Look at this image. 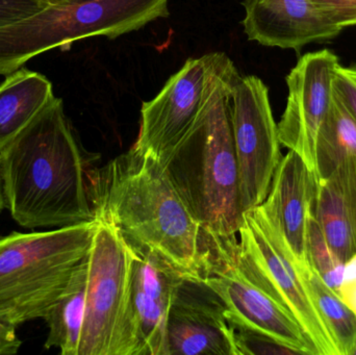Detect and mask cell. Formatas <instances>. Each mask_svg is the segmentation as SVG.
<instances>
[{
	"label": "cell",
	"instance_id": "6da1fadb",
	"mask_svg": "<svg viewBox=\"0 0 356 355\" xmlns=\"http://www.w3.org/2000/svg\"><path fill=\"white\" fill-rule=\"evenodd\" d=\"M97 158L81 145L64 102L54 97L0 150L4 206L27 229L96 220L90 179Z\"/></svg>",
	"mask_w": 356,
	"mask_h": 355
},
{
	"label": "cell",
	"instance_id": "7a4b0ae2",
	"mask_svg": "<svg viewBox=\"0 0 356 355\" xmlns=\"http://www.w3.org/2000/svg\"><path fill=\"white\" fill-rule=\"evenodd\" d=\"M90 197L96 218L112 223L134 251L159 254L182 276L200 281L207 231L161 163L131 147L94 168Z\"/></svg>",
	"mask_w": 356,
	"mask_h": 355
},
{
	"label": "cell",
	"instance_id": "3957f363",
	"mask_svg": "<svg viewBox=\"0 0 356 355\" xmlns=\"http://www.w3.org/2000/svg\"><path fill=\"white\" fill-rule=\"evenodd\" d=\"M238 76L216 91L165 166L201 226L222 237L238 236L244 222L229 112Z\"/></svg>",
	"mask_w": 356,
	"mask_h": 355
},
{
	"label": "cell",
	"instance_id": "277c9868",
	"mask_svg": "<svg viewBox=\"0 0 356 355\" xmlns=\"http://www.w3.org/2000/svg\"><path fill=\"white\" fill-rule=\"evenodd\" d=\"M97 224L0 236V320L44 319L89 254Z\"/></svg>",
	"mask_w": 356,
	"mask_h": 355
},
{
	"label": "cell",
	"instance_id": "5b68a950",
	"mask_svg": "<svg viewBox=\"0 0 356 355\" xmlns=\"http://www.w3.org/2000/svg\"><path fill=\"white\" fill-rule=\"evenodd\" d=\"M200 281L225 306L230 324L271 338L298 354L316 355L294 315L276 299L245 258L236 236L207 231Z\"/></svg>",
	"mask_w": 356,
	"mask_h": 355
},
{
	"label": "cell",
	"instance_id": "8992f818",
	"mask_svg": "<svg viewBox=\"0 0 356 355\" xmlns=\"http://www.w3.org/2000/svg\"><path fill=\"white\" fill-rule=\"evenodd\" d=\"M238 74L224 52L188 58L154 99L142 104L133 147L166 166L216 91Z\"/></svg>",
	"mask_w": 356,
	"mask_h": 355
},
{
	"label": "cell",
	"instance_id": "52a82bcc",
	"mask_svg": "<svg viewBox=\"0 0 356 355\" xmlns=\"http://www.w3.org/2000/svg\"><path fill=\"white\" fill-rule=\"evenodd\" d=\"M238 236L245 258L272 295L294 315L316 355H340L332 331L312 300L299 263L261 206L245 213Z\"/></svg>",
	"mask_w": 356,
	"mask_h": 355
},
{
	"label": "cell",
	"instance_id": "ba28073f",
	"mask_svg": "<svg viewBox=\"0 0 356 355\" xmlns=\"http://www.w3.org/2000/svg\"><path fill=\"white\" fill-rule=\"evenodd\" d=\"M230 127L238 169L241 206L249 212L261 206L282 160L278 129L269 90L254 75H238L229 93Z\"/></svg>",
	"mask_w": 356,
	"mask_h": 355
},
{
	"label": "cell",
	"instance_id": "9c48e42d",
	"mask_svg": "<svg viewBox=\"0 0 356 355\" xmlns=\"http://www.w3.org/2000/svg\"><path fill=\"white\" fill-rule=\"evenodd\" d=\"M98 220L88 254L86 308L79 355H110L122 319L135 252L118 229Z\"/></svg>",
	"mask_w": 356,
	"mask_h": 355
},
{
	"label": "cell",
	"instance_id": "30bf717a",
	"mask_svg": "<svg viewBox=\"0 0 356 355\" xmlns=\"http://www.w3.org/2000/svg\"><path fill=\"white\" fill-rule=\"evenodd\" d=\"M186 277L154 252H135L122 319L110 355H167V322Z\"/></svg>",
	"mask_w": 356,
	"mask_h": 355
},
{
	"label": "cell",
	"instance_id": "8fae6325",
	"mask_svg": "<svg viewBox=\"0 0 356 355\" xmlns=\"http://www.w3.org/2000/svg\"><path fill=\"white\" fill-rule=\"evenodd\" d=\"M341 66L330 49L299 58L286 77L288 100L277 124L280 144L296 152L317 176V143L334 100V79Z\"/></svg>",
	"mask_w": 356,
	"mask_h": 355
},
{
	"label": "cell",
	"instance_id": "7c38bea8",
	"mask_svg": "<svg viewBox=\"0 0 356 355\" xmlns=\"http://www.w3.org/2000/svg\"><path fill=\"white\" fill-rule=\"evenodd\" d=\"M167 355H238L225 306L201 281L184 279L177 288L167 322Z\"/></svg>",
	"mask_w": 356,
	"mask_h": 355
},
{
	"label": "cell",
	"instance_id": "4fadbf2b",
	"mask_svg": "<svg viewBox=\"0 0 356 355\" xmlns=\"http://www.w3.org/2000/svg\"><path fill=\"white\" fill-rule=\"evenodd\" d=\"M242 4L247 38L268 47L299 51L309 44L334 39L343 31L312 0H244Z\"/></svg>",
	"mask_w": 356,
	"mask_h": 355
},
{
	"label": "cell",
	"instance_id": "5bb4252c",
	"mask_svg": "<svg viewBox=\"0 0 356 355\" xmlns=\"http://www.w3.org/2000/svg\"><path fill=\"white\" fill-rule=\"evenodd\" d=\"M318 179L296 152L282 156L261 204L300 266L307 264V231L314 212Z\"/></svg>",
	"mask_w": 356,
	"mask_h": 355
},
{
	"label": "cell",
	"instance_id": "9a60e30c",
	"mask_svg": "<svg viewBox=\"0 0 356 355\" xmlns=\"http://www.w3.org/2000/svg\"><path fill=\"white\" fill-rule=\"evenodd\" d=\"M314 215L345 263L356 252V162L346 160L318 179Z\"/></svg>",
	"mask_w": 356,
	"mask_h": 355
},
{
	"label": "cell",
	"instance_id": "2e32d148",
	"mask_svg": "<svg viewBox=\"0 0 356 355\" xmlns=\"http://www.w3.org/2000/svg\"><path fill=\"white\" fill-rule=\"evenodd\" d=\"M56 97L45 75L21 67L0 83V150Z\"/></svg>",
	"mask_w": 356,
	"mask_h": 355
},
{
	"label": "cell",
	"instance_id": "e0dca14e",
	"mask_svg": "<svg viewBox=\"0 0 356 355\" xmlns=\"http://www.w3.org/2000/svg\"><path fill=\"white\" fill-rule=\"evenodd\" d=\"M87 256L77 267L62 297L44 317L48 327L46 349L58 348L60 354L79 355L85 318Z\"/></svg>",
	"mask_w": 356,
	"mask_h": 355
},
{
	"label": "cell",
	"instance_id": "ac0fdd59",
	"mask_svg": "<svg viewBox=\"0 0 356 355\" xmlns=\"http://www.w3.org/2000/svg\"><path fill=\"white\" fill-rule=\"evenodd\" d=\"M346 160L356 162V120L334 93L327 118L318 137V179L330 174Z\"/></svg>",
	"mask_w": 356,
	"mask_h": 355
},
{
	"label": "cell",
	"instance_id": "d6986e66",
	"mask_svg": "<svg viewBox=\"0 0 356 355\" xmlns=\"http://www.w3.org/2000/svg\"><path fill=\"white\" fill-rule=\"evenodd\" d=\"M299 267L312 300L332 331L340 355H353L356 343V315L309 263Z\"/></svg>",
	"mask_w": 356,
	"mask_h": 355
},
{
	"label": "cell",
	"instance_id": "ffe728a7",
	"mask_svg": "<svg viewBox=\"0 0 356 355\" xmlns=\"http://www.w3.org/2000/svg\"><path fill=\"white\" fill-rule=\"evenodd\" d=\"M307 256L324 283L337 294L342 283L345 262L332 249L314 212L309 215L307 231Z\"/></svg>",
	"mask_w": 356,
	"mask_h": 355
},
{
	"label": "cell",
	"instance_id": "44dd1931",
	"mask_svg": "<svg viewBox=\"0 0 356 355\" xmlns=\"http://www.w3.org/2000/svg\"><path fill=\"white\" fill-rule=\"evenodd\" d=\"M232 327L238 355L298 354L267 336L244 327Z\"/></svg>",
	"mask_w": 356,
	"mask_h": 355
},
{
	"label": "cell",
	"instance_id": "7402d4cb",
	"mask_svg": "<svg viewBox=\"0 0 356 355\" xmlns=\"http://www.w3.org/2000/svg\"><path fill=\"white\" fill-rule=\"evenodd\" d=\"M317 10L340 28L356 25V0H312Z\"/></svg>",
	"mask_w": 356,
	"mask_h": 355
},
{
	"label": "cell",
	"instance_id": "603a6c76",
	"mask_svg": "<svg viewBox=\"0 0 356 355\" xmlns=\"http://www.w3.org/2000/svg\"><path fill=\"white\" fill-rule=\"evenodd\" d=\"M44 0H0V28L43 10Z\"/></svg>",
	"mask_w": 356,
	"mask_h": 355
},
{
	"label": "cell",
	"instance_id": "cb8c5ba5",
	"mask_svg": "<svg viewBox=\"0 0 356 355\" xmlns=\"http://www.w3.org/2000/svg\"><path fill=\"white\" fill-rule=\"evenodd\" d=\"M338 295L356 315V252L345 263L344 273Z\"/></svg>",
	"mask_w": 356,
	"mask_h": 355
},
{
	"label": "cell",
	"instance_id": "d4e9b609",
	"mask_svg": "<svg viewBox=\"0 0 356 355\" xmlns=\"http://www.w3.org/2000/svg\"><path fill=\"white\" fill-rule=\"evenodd\" d=\"M334 90L336 95L342 100L356 120V83L346 73L343 72L341 66L334 76Z\"/></svg>",
	"mask_w": 356,
	"mask_h": 355
},
{
	"label": "cell",
	"instance_id": "484cf974",
	"mask_svg": "<svg viewBox=\"0 0 356 355\" xmlns=\"http://www.w3.org/2000/svg\"><path fill=\"white\" fill-rule=\"evenodd\" d=\"M16 325L0 320V355L16 354L22 342L16 333Z\"/></svg>",
	"mask_w": 356,
	"mask_h": 355
},
{
	"label": "cell",
	"instance_id": "4316f807",
	"mask_svg": "<svg viewBox=\"0 0 356 355\" xmlns=\"http://www.w3.org/2000/svg\"><path fill=\"white\" fill-rule=\"evenodd\" d=\"M341 69H342L343 72L346 73V74L356 83V65H353V66L351 67L341 66Z\"/></svg>",
	"mask_w": 356,
	"mask_h": 355
},
{
	"label": "cell",
	"instance_id": "83f0119b",
	"mask_svg": "<svg viewBox=\"0 0 356 355\" xmlns=\"http://www.w3.org/2000/svg\"><path fill=\"white\" fill-rule=\"evenodd\" d=\"M6 208L4 206L3 192H2L1 176H0V213Z\"/></svg>",
	"mask_w": 356,
	"mask_h": 355
},
{
	"label": "cell",
	"instance_id": "f1b7e54d",
	"mask_svg": "<svg viewBox=\"0 0 356 355\" xmlns=\"http://www.w3.org/2000/svg\"><path fill=\"white\" fill-rule=\"evenodd\" d=\"M47 4L65 3V2L73 1V0H44Z\"/></svg>",
	"mask_w": 356,
	"mask_h": 355
},
{
	"label": "cell",
	"instance_id": "f546056e",
	"mask_svg": "<svg viewBox=\"0 0 356 355\" xmlns=\"http://www.w3.org/2000/svg\"><path fill=\"white\" fill-rule=\"evenodd\" d=\"M353 355H356V343L355 345V348H353Z\"/></svg>",
	"mask_w": 356,
	"mask_h": 355
},
{
	"label": "cell",
	"instance_id": "4dcf8cb0",
	"mask_svg": "<svg viewBox=\"0 0 356 355\" xmlns=\"http://www.w3.org/2000/svg\"><path fill=\"white\" fill-rule=\"evenodd\" d=\"M246 1H254V0H246Z\"/></svg>",
	"mask_w": 356,
	"mask_h": 355
}]
</instances>
